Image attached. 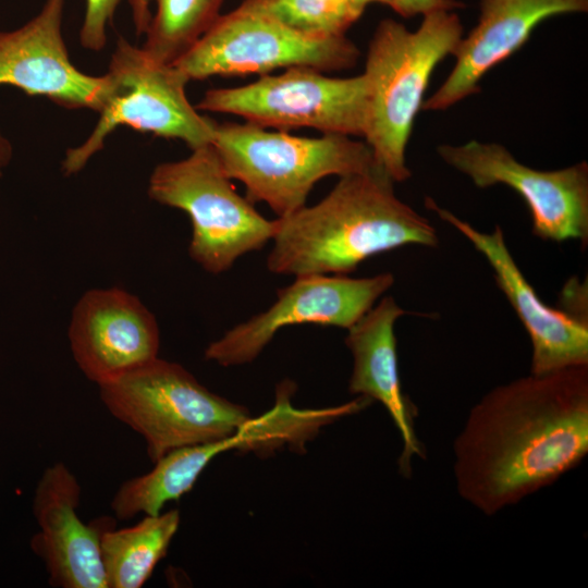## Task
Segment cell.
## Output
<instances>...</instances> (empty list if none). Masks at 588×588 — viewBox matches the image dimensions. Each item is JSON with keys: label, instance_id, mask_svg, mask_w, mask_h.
Returning a JSON list of instances; mask_svg holds the SVG:
<instances>
[{"label": "cell", "instance_id": "cell-1", "mask_svg": "<svg viewBox=\"0 0 588 588\" xmlns=\"http://www.w3.org/2000/svg\"><path fill=\"white\" fill-rule=\"evenodd\" d=\"M588 454V365L500 384L470 408L453 442L460 497L487 516L515 505Z\"/></svg>", "mask_w": 588, "mask_h": 588}, {"label": "cell", "instance_id": "cell-2", "mask_svg": "<svg viewBox=\"0 0 588 588\" xmlns=\"http://www.w3.org/2000/svg\"><path fill=\"white\" fill-rule=\"evenodd\" d=\"M275 221L267 268L278 274L346 275L377 254L439 244L430 221L395 195L376 163L341 176L319 203Z\"/></svg>", "mask_w": 588, "mask_h": 588}, {"label": "cell", "instance_id": "cell-3", "mask_svg": "<svg viewBox=\"0 0 588 588\" xmlns=\"http://www.w3.org/2000/svg\"><path fill=\"white\" fill-rule=\"evenodd\" d=\"M463 24L453 10L422 15L415 30L384 19L369 42L364 75L368 115L364 132L375 163L395 182L411 177L405 151L437 65L453 54Z\"/></svg>", "mask_w": 588, "mask_h": 588}, {"label": "cell", "instance_id": "cell-4", "mask_svg": "<svg viewBox=\"0 0 588 588\" xmlns=\"http://www.w3.org/2000/svg\"><path fill=\"white\" fill-rule=\"evenodd\" d=\"M211 145L225 174L244 184L246 198L266 203L278 218L306 206L323 177H341L375 164L369 146L351 136L301 137L248 122L217 123Z\"/></svg>", "mask_w": 588, "mask_h": 588}, {"label": "cell", "instance_id": "cell-5", "mask_svg": "<svg viewBox=\"0 0 588 588\" xmlns=\"http://www.w3.org/2000/svg\"><path fill=\"white\" fill-rule=\"evenodd\" d=\"M98 387L110 414L145 440L151 462L175 449L226 438L252 417L182 365L159 357Z\"/></svg>", "mask_w": 588, "mask_h": 588}, {"label": "cell", "instance_id": "cell-6", "mask_svg": "<svg viewBox=\"0 0 588 588\" xmlns=\"http://www.w3.org/2000/svg\"><path fill=\"white\" fill-rule=\"evenodd\" d=\"M148 195L188 215L189 256L210 273L224 272L238 257L261 249L275 232L277 221L237 194L211 144L192 149L184 159L159 163L149 177Z\"/></svg>", "mask_w": 588, "mask_h": 588}, {"label": "cell", "instance_id": "cell-7", "mask_svg": "<svg viewBox=\"0 0 588 588\" xmlns=\"http://www.w3.org/2000/svg\"><path fill=\"white\" fill-rule=\"evenodd\" d=\"M112 90L89 136L70 148L66 174L78 172L119 126L184 142L191 149L210 145L217 122L199 114L185 91L189 79L172 63L154 59L124 38L117 41L108 72Z\"/></svg>", "mask_w": 588, "mask_h": 588}, {"label": "cell", "instance_id": "cell-8", "mask_svg": "<svg viewBox=\"0 0 588 588\" xmlns=\"http://www.w3.org/2000/svg\"><path fill=\"white\" fill-rule=\"evenodd\" d=\"M197 110L229 113L262 127H309L347 136H363L368 115V84L362 73L330 77L309 66L261 75L238 86L208 89Z\"/></svg>", "mask_w": 588, "mask_h": 588}, {"label": "cell", "instance_id": "cell-9", "mask_svg": "<svg viewBox=\"0 0 588 588\" xmlns=\"http://www.w3.org/2000/svg\"><path fill=\"white\" fill-rule=\"evenodd\" d=\"M359 50L346 37L310 35L278 21L241 10L221 14L175 65L189 81L211 76L269 74L309 66L321 72L353 68Z\"/></svg>", "mask_w": 588, "mask_h": 588}, {"label": "cell", "instance_id": "cell-10", "mask_svg": "<svg viewBox=\"0 0 588 588\" xmlns=\"http://www.w3.org/2000/svg\"><path fill=\"white\" fill-rule=\"evenodd\" d=\"M441 159L479 188L503 184L526 203L531 232L543 241L588 243V163L542 171L520 163L502 145L469 140L437 148Z\"/></svg>", "mask_w": 588, "mask_h": 588}, {"label": "cell", "instance_id": "cell-11", "mask_svg": "<svg viewBox=\"0 0 588 588\" xmlns=\"http://www.w3.org/2000/svg\"><path fill=\"white\" fill-rule=\"evenodd\" d=\"M393 283L390 272L367 278L298 275L292 284L278 290L277 301L267 310L211 342L205 358L223 367L248 364L286 326L314 323L348 329Z\"/></svg>", "mask_w": 588, "mask_h": 588}, {"label": "cell", "instance_id": "cell-12", "mask_svg": "<svg viewBox=\"0 0 588 588\" xmlns=\"http://www.w3.org/2000/svg\"><path fill=\"white\" fill-rule=\"evenodd\" d=\"M425 205L465 236L490 264L498 287L530 339V373L588 365V321L540 299L513 258L499 224L490 233L481 232L430 197L425 198Z\"/></svg>", "mask_w": 588, "mask_h": 588}, {"label": "cell", "instance_id": "cell-13", "mask_svg": "<svg viewBox=\"0 0 588 588\" xmlns=\"http://www.w3.org/2000/svg\"><path fill=\"white\" fill-rule=\"evenodd\" d=\"M63 7L64 0H46L23 26L0 30V86L99 112L111 94V77L89 75L71 62L61 32Z\"/></svg>", "mask_w": 588, "mask_h": 588}, {"label": "cell", "instance_id": "cell-14", "mask_svg": "<svg viewBox=\"0 0 588 588\" xmlns=\"http://www.w3.org/2000/svg\"><path fill=\"white\" fill-rule=\"evenodd\" d=\"M69 341L81 371L99 385L157 358L160 333L137 296L120 287L93 289L73 308Z\"/></svg>", "mask_w": 588, "mask_h": 588}, {"label": "cell", "instance_id": "cell-15", "mask_svg": "<svg viewBox=\"0 0 588 588\" xmlns=\"http://www.w3.org/2000/svg\"><path fill=\"white\" fill-rule=\"evenodd\" d=\"M81 491L76 476L64 463L46 468L35 490L34 515L40 531L32 547L45 562L51 586L107 588L100 535L113 523L100 518L85 524L77 514Z\"/></svg>", "mask_w": 588, "mask_h": 588}, {"label": "cell", "instance_id": "cell-16", "mask_svg": "<svg viewBox=\"0 0 588 588\" xmlns=\"http://www.w3.org/2000/svg\"><path fill=\"white\" fill-rule=\"evenodd\" d=\"M587 11L588 0H479L478 22L453 52L455 65L421 109L445 110L478 93L483 75L522 48L540 23Z\"/></svg>", "mask_w": 588, "mask_h": 588}, {"label": "cell", "instance_id": "cell-17", "mask_svg": "<svg viewBox=\"0 0 588 588\" xmlns=\"http://www.w3.org/2000/svg\"><path fill=\"white\" fill-rule=\"evenodd\" d=\"M405 314L394 297L384 296L347 329L345 344L353 356L348 391L378 401L388 411L402 440L399 468L409 477L413 458L425 453L415 430L417 408L404 393L399 372L394 326Z\"/></svg>", "mask_w": 588, "mask_h": 588}, {"label": "cell", "instance_id": "cell-18", "mask_svg": "<svg viewBox=\"0 0 588 588\" xmlns=\"http://www.w3.org/2000/svg\"><path fill=\"white\" fill-rule=\"evenodd\" d=\"M223 452L222 439L168 452L154 462L150 471L120 486L111 501L114 515L125 520L140 513L159 514L167 502L187 493L207 465Z\"/></svg>", "mask_w": 588, "mask_h": 588}, {"label": "cell", "instance_id": "cell-19", "mask_svg": "<svg viewBox=\"0 0 588 588\" xmlns=\"http://www.w3.org/2000/svg\"><path fill=\"white\" fill-rule=\"evenodd\" d=\"M180 526V512L145 515L137 524L100 535V556L107 588H139L167 554Z\"/></svg>", "mask_w": 588, "mask_h": 588}, {"label": "cell", "instance_id": "cell-20", "mask_svg": "<svg viewBox=\"0 0 588 588\" xmlns=\"http://www.w3.org/2000/svg\"><path fill=\"white\" fill-rule=\"evenodd\" d=\"M156 12L142 47L154 59L173 63L184 54L221 15L224 0H151Z\"/></svg>", "mask_w": 588, "mask_h": 588}, {"label": "cell", "instance_id": "cell-21", "mask_svg": "<svg viewBox=\"0 0 588 588\" xmlns=\"http://www.w3.org/2000/svg\"><path fill=\"white\" fill-rule=\"evenodd\" d=\"M237 8L301 33L323 36L345 35L364 13L348 0H243Z\"/></svg>", "mask_w": 588, "mask_h": 588}, {"label": "cell", "instance_id": "cell-22", "mask_svg": "<svg viewBox=\"0 0 588 588\" xmlns=\"http://www.w3.org/2000/svg\"><path fill=\"white\" fill-rule=\"evenodd\" d=\"M121 0H86V11L79 32L81 45L99 51L105 47L106 29Z\"/></svg>", "mask_w": 588, "mask_h": 588}, {"label": "cell", "instance_id": "cell-23", "mask_svg": "<svg viewBox=\"0 0 588 588\" xmlns=\"http://www.w3.org/2000/svg\"><path fill=\"white\" fill-rule=\"evenodd\" d=\"M390 8L403 17L425 15L438 10L464 8L460 0H391Z\"/></svg>", "mask_w": 588, "mask_h": 588}, {"label": "cell", "instance_id": "cell-24", "mask_svg": "<svg viewBox=\"0 0 588 588\" xmlns=\"http://www.w3.org/2000/svg\"><path fill=\"white\" fill-rule=\"evenodd\" d=\"M128 3L132 9L133 23L136 34H145L151 19V0H128Z\"/></svg>", "mask_w": 588, "mask_h": 588}, {"label": "cell", "instance_id": "cell-25", "mask_svg": "<svg viewBox=\"0 0 588 588\" xmlns=\"http://www.w3.org/2000/svg\"><path fill=\"white\" fill-rule=\"evenodd\" d=\"M12 156V147L9 140L0 132V176L3 168L9 163Z\"/></svg>", "mask_w": 588, "mask_h": 588}, {"label": "cell", "instance_id": "cell-26", "mask_svg": "<svg viewBox=\"0 0 588 588\" xmlns=\"http://www.w3.org/2000/svg\"><path fill=\"white\" fill-rule=\"evenodd\" d=\"M355 8H357L360 11H365V9L369 4L379 3L383 5L390 7L391 0H348Z\"/></svg>", "mask_w": 588, "mask_h": 588}]
</instances>
